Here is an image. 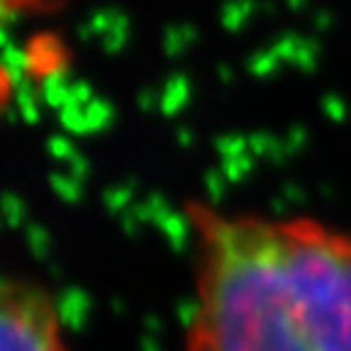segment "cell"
<instances>
[{
  "label": "cell",
  "instance_id": "1",
  "mask_svg": "<svg viewBox=\"0 0 351 351\" xmlns=\"http://www.w3.org/2000/svg\"><path fill=\"white\" fill-rule=\"evenodd\" d=\"M195 302L186 351H317L278 256L276 222L193 210Z\"/></svg>",
  "mask_w": 351,
  "mask_h": 351
},
{
  "label": "cell",
  "instance_id": "2",
  "mask_svg": "<svg viewBox=\"0 0 351 351\" xmlns=\"http://www.w3.org/2000/svg\"><path fill=\"white\" fill-rule=\"evenodd\" d=\"M276 241L317 351H351V234L307 219H280Z\"/></svg>",
  "mask_w": 351,
  "mask_h": 351
},
{
  "label": "cell",
  "instance_id": "3",
  "mask_svg": "<svg viewBox=\"0 0 351 351\" xmlns=\"http://www.w3.org/2000/svg\"><path fill=\"white\" fill-rule=\"evenodd\" d=\"M0 351H69L54 298L29 280H0Z\"/></svg>",
  "mask_w": 351,
  "mask_h": 351
},
{
  "label": "cell",
  "instance_id": "4",
  "mask_svg": "<svg viewBox=\"0 0 351 351\" xmlns=\"http://www.w3.org/2000/svg\"><path fill=\"white\" fill-rule=\"evenodd\" d=\"M271 49L278 54V59L291 61V64H295L302 71H313L319 59L317 44L307 42V39H300V37H283L280 42H276Z\"/></svg>",
  "mask_w": 351,
  "mask_h": 351
},
{
  "label": "cell",
  "instance_id": "5",
  "mask_svg": "<svg viewBox=\"0 0 351 351\" xmlns=\"http://www.w3.org/2000/svg\"><path fill=\"white\" fill-rule=\"evenodd\" d=\"M252 10H254L252 0H237V3H232L225 10V25L230 29H239L247 22V17L252 15Z\"/></svg>",
  "mask_w": 351,
  "mask_h": 351
},
{
  "label": "cell",
  "instance_id": "6",
  "mask_svg": "<svg viewBox=\"0 0 351 351\" xmlns=\"http://www.w3.org/2000/svg\"><path fill=\"white\" fill-rule=\"evenodd\" d=\"M252 64H249V69H252L256 76H271V73L278 69V54H276L274 49L271 51H261V54H256V56H252Z\"/></svg>",
  "mask_w": 351,
  "mask_h": 351
},
{
  "label": "cell",
  "instance_id": "7",
  "mask_svg": "<svg viewBox=\"0 0 351 351\" xmlns=\"http://www.w3.org/2000/svg\"><path fill=\"white\" fill-rule=\"evenodd\" d=\"M329 25H332V15H329V12H317V17H315V27L327 29Z\"/></svg>",
  "mask_w": 351,
  "mask_h": 351
},
{
  "label": "cell",
  "instance_id": "8",
  "mask_svg": "<svg viewBox=\"0 0 351 351\" xmlns=\"http://www.w3.org/2000/svg\"><path fill=\"white\" fill-rule=\"evenodd\" d=\"M285 3H288V5H291L293 10H298V8L305 5V0H285Z\"/></svg>",
  "mask_w": 351,
  "mask_h": 351
}]
</instances>
